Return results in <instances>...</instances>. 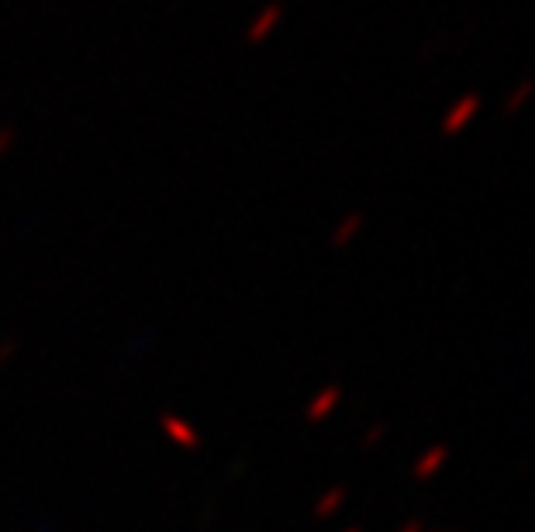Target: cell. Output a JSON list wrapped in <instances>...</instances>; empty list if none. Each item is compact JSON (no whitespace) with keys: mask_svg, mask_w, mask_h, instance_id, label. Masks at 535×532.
Returning a JSON list of instances; mask_svg holds the SVG:
<instances>
[{"mask_svg":"<svg viewBox=\"0 0 535 532\" xmlns=\"http://www.w3.org/2000/svg\"><path fill=\"white\" fill-rule=\"evenodd\" d=\"M484 108V97L477 94V90H470V94H463L460 101L453 104V108L446 111V118L439 121V132L446 135V139H453V135H460L466 125H470L473 118Z\"/></svg>","mask_w":535,"mask_h":532,"instance_id":"cell-1","label":"cell"},{"mask_svg":"<svg viewBox=\"0 0 535 532\" xmlns=\"http://www.w3.org/2000/svg\"><path fill=\"white\" fill-rule=\"evenodd\" d=\"M284 21V4H266L263 11L256 14V21L249 25V32H246V42L249 45H263L266 38L273 35V28Z\"/></svg>","mask_w":535,"mask_h":532,"instance_id":"cell-2","label":"cell"},{"mask_svg":"<svg viewBox=\"0 0 535 532\" xmlns=\"http://www.w3.org/2000/svg\"><path fill=\"white\" fill-rule=\"evenodd\" d=\"M363 225H366L363 211H349V215L339 218V225L332 228V235H328V246H335V249L349 246V242H353L356 235L363 232Z\"/></svg>","mask_w":535,"mask_h":532,"instance_id":"cell-3","label":"cell"},{"mask_svg":"<svg viewBox=\"0 0 535 532\" xmlns=\"http://www.w3.org/2000/svg\"><path fill=\"white\" fill-rule=\"evenodd\" d=\"M535 97V80L529 76V80H522L518 83V87H511L508 90V97H504V104H501V114L504 118H511V114H518L525 108V104H529Z\"/></svg>","mask_w":535,"mask_h":532,"instance_id":"cell-4","label":"cell"},{"mask_svg":"<svg viewBox=\"0 0 535 532\" xmlns=\"http://www.w3.org/2000/svg\"><path fill=\"white\" fill-rule=\"evenodd\" d=\"M14 142H18V132H14V128H0V159L11 152Z\"/></svg>","mask_w":535,"mask_h":532,"instance_id":"cell-5","label":"cell"}]
</instances>
